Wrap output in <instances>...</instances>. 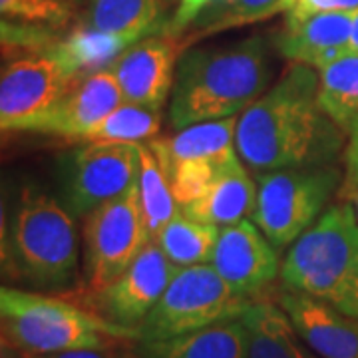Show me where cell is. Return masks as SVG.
<instances>
[{
	"label": "cell",
	"mask_w": 358,
	"mask_h": 358,
	"mask_svg": "<svg viewBox=\"0 0 358 358\" xmlns=\"http://www.w3.org/2000/svg\"><path fill=\"white\" fill-rule=\"evenodd\" d=\"M319 74L305 64L285 68L281 80L237 120L235 148L257 176L299 166H331L345 131L319 103Z\"/></svg>",
	"instance_id": "6da1fadb"
},
{
	"label": "cell",
	"mask_w": 358,
	"mask_h": 358,
	"mask_svg": "<svg viewBox=\"0 0 358 358\" xmlns=\"http://www.w3.org/2000/svg\"><path fill=\"white\" fill-rule=\"evenodd\" d=\"M268 80V46L261 34L185 50L169 96V124L183 129L237 115L265 94Z\"/></svg>",
	"instance_id": "7a4b0ae2"
},
{
	"label": "cell",
	"mask_w": 358,
	"mask_h": 358,
	"mask_svg": "<svg viewBox=\"0 0 358 358\" xmlns=\"http://www.w3.org/2000/svg\"><path fill=\"white\" fill-rule=\"evenodd\" d=\"M74 215L36 185H22L2 219V277L36 293H68L76 281Z\"/></svg>",
	"instance_id": "3957f363"
},
{
	"label": "cell",
	"mask_w": 358,
	"mask_h": 358,
	"mask_svg": "<svg viewBox=\"0 0 358 358\" xmlns=\"http://www.w3.org/2000/svg\"><path fill=\"white\" fill-rule=\"evenodd\" d=\"M2 343L26 355L140 343L138 329L120 327L80 307L64 294H46L13 285L0 289Z\"/></svg>",
	"instance_id": "277c9868"
},
{
	"label": "cell",
	"mask_w": 358,
	"mask_h": 358,
	"mask_svg": "<svg viewBox=\"0 0 358 358\" xmlns=\"http://www.w3.org/2000/svg\"><path fill=\"white\" fill-rule=\"evenodd\" d=\"M281 287L358 319V217L350 201L331 205L289 249Z\"/></svg>",
	"instance_id": "5b68a950"
},
{
	"label": "cell",
	"mask_w": 358,
	"mask_h": 358,
	"mask_svg": "<svg viewBox=\"0 0 358 358\" xmlns=\"http://www.w3.org/2000/svg\"><path fill=\"white\" fill-rule=\"evenodd\" d=\"M343 176L333 166L282 167L259 176L253 223L277 251L293 245L327 211Z\"/></svg>",
	"instance_id": "8992f818"
},
{
	"label": "cell",
	"mask_w": 358,
	"mask_h": 358,
	"mask_svg": "<svg viewBox=\"0 0 358 358\" xmlns=\"http://www.w3.org/2000/svg\"><path fill=\"white\" fill-rule=\"evenodd\" d=\"M253 299L231 291L213 265L179 268L166 293L140 324L141 341H166L239 319Z\"/></svg>",
	"instance_id": "52a82bcc"
},
{
	"label": "cell",
	"mask_w": 358,
	"mask_h": 358,
	"mask_svg": "<svg viewBox=\"0 0 358 358\" xmlns=\"http://www.w3.org/2000/svg\"><path fill=\"white\" fill-rule=\"evenodd\" d=\"M152 241L138 183L128 193L94 209L84 221V282L98 291L115 281Z\"/></svg>",
	"instance_id": "ba28073f"
},
{
	"label": "cell",
	"mask_w": 358,
	"mask_h": 358,
	"mask_svg": "<svg viewBox=\"0 0 358 358\" xmlns=\"http://www.w3.org/2000/svg\"><path fill=\"white\" fill-rule=\"evenodd\" d=\"M140 179V143L88 141L60 157V201L74 217L128 193Z\"/></svg>",
	"instance_id": "9c48e42d"
},
{
	"label": "cell",
	"mask_w": 358,
	"mask_h": 358,
	"mask_svg": "<svg viewBox=\"0 0 358 358\" xmlns=\"http://www.w3.org/2000/svg\"><path fill=\"white\" fill-rule=\"evenodd\" d=\"M178 271V265L167 259L159 245L150 241L115 281L98 291L78 289L64 296L114 324L140 329Z\"/></svg>",
	"instance_id": "30bf717a"
},
{
	"label": "cell",
	"mask_w": 358,
	"mask_h": 358,
	"mask_svg": "<svg viewBox=\"0 0 358 358\" xmlns=\"http://www.w3.org/2000/svg\"><path fill=\"white\" fill-rule=\"evenodd\" d=\"M54 48L14 58L2 66L0 126L4 134L28 131L80 84Z\"/></svg>",
	"instance_id": "8fae6325"
},
{
	"label": "cell",
	"mask_w": 358,
	"mask_h": 358,
	"mask_svg": "<svg viewBox=\"0 0 358 358\" xmlns=\"http://www.w3.org/2000/svg\"><path fill=\"white\" fill-rule=\"evenodd\" d=\"M185 50L181 38L169 34H154L131 44L110 68L124 102L162 110L173 90L178 62Z\"/></svg>",
	"instance_id": "7c38bea8"
},
{
	"label": "cell",
	"mask_w": 358,
	"mask_h": 358,
	"mask_svg": "<svg viewBox=\"0 0 358 358\" xmlns=\"http://www.w3.org/2000/svg\"><path fill=\"white\" fill-rule=\"evenodd\" d=\"M211 265L221 279L247 299H257L281 273L277 249L251 221L221 227Z\"/></svg>",
	"instance_id": "4fadbf2b"
},
{
	"label": "cell",
	"mask_w": 358,
	"mask_h": 358,
	"mask_svg": "<svg viewBox=\"0 0 358 358\" xmlns=\"http://www.w3.org/2000/svg\"><path fill=\"white\" fill-rule=\"evenodd\" d=\"M124 103V94L112 70H103L82 80L48 114L36 120L28 131L82 140L108 115Z\"/></svg>",
	"instance_id": "5bb4252c"
},
{
	"label": "cell",
	"mask_w": 358,
	"mask_h": 358,
	"mask_svg": "<svg viewBox=\"0 0 358 358\" xmlns=\"http://www.w3.org/2000/svg\"><path fill=\"white\" fill-rule=\"evenodd\" d=\"M275 301L320 358H358V319L285 287L275 293Z\"/></svg>",
	"instance_id": "9a60e30c"
},
{
	"label": "cell",
	"mask_w": 358,
	"mask_h": 358,
	"mask_svg": "<svg viewBox=\"0 0 358 358\" xmlns=\"http://www.w3.org/2000/svg\"><path fill=\"white\" fill-rule=\"evenodd\" d=\"M355 13L289 14L285 28L277 34V50L294 64L322 70L350 50Z\"/></svg>",
	"instance_id": "2e32d148"
},
{
	"label": "cell",
	"mask_w": 358,
	"mask_h": 358,
	"mask_svg": "<svg viewBox=\"0 0 358 358\" xmlns=\"http://www.w3.org/2000/svg\"><path fill=\"white\" fill-rule=\"evenodd\" d=\"M239 320L247 338V358H320L275 299H253Z\"/></svg>",
	"instance_id": "e0dca14e"
},
{
	"label": "cell",
	"mask_w": 358,
	"mask_h": 358,
	"mask_svg": "<svg viewBox=\"0 0 358 358\" xmlns=\"http://www.w3.org/2000/svg\"><path fill=\"white\" fill-rule=\"evenodd\" d=\"M257 189L253 179L241 164L239 155L223 167L209 185V189L192 205L183 207L181 213L189 219L227 227L253 215L257 205Z\"/></svg>",
	"instance_id": "ac0fdd59"
},
{
	"label": "cell",
	"mask_w": 358,
	"mask_h": 358,
	"mask_svg": "<svg viewBox=\"0 0 358 358\" xmlns=\"http://www.w3.org/2000/svg\"><path fill=\"white\" fill-rule=\"evenodd\" d=\"M138 358H247L241 320H225L166 341H140Z\"/></svg>",
	"instance_id": "d6986e66"
},
{
	"label": "cell",
	"mask_w": 358,
	"mask_h": 358,
	"mask_svg": "<svg viewBox=\"0 0 358 358\" xmlns=\"http://www.w3.org/2000/svg\"><path fill=\"white\" fill-rule=\"evenodd\" d=\"M235 115L215 122H203L189 128L179 129L173 138H154L150 148L159 157L166 169L169 164L185 162V159H213V162H229L237 154L235 134H237Z\"/></svg>",
	"instance_id": "ffe728a7"
},
{
	"label": "cell",
	"mask_w": 358,
	"mask_h": 358,
	"mask_svg": "<svg viewBox=\"0 0 358 358\" xmlns=\"http://www.w3.org/2000/svg\"><path fill=\"white\" fill-rule=\"evenodd\" d=\"M164 10V0H90L80 24L140 42L164 34L169 20Z\"/></svg>",
	"instance_id": "44dd1931"
},
{
	"label": "cell",
	"mask_w": 358,
	"mask_h": 358,
	"mask_svg": "<svg viewBox=\"0 0 358 358\" xmlns=\"http://www.w3.org/2000/svg\"><path fill=\"white\" fill-rule=\"evenodd\" d=\"M131 42L126 36L106 34L78 22L72 32L56 44V54L70 70L78 82L86 80L92 74L110 70L114 62L128 50Z\"/></svg>",
	"instance_id": "7402d4cb"
},
{
	"label": "cell",
	"mask_w": 358,
	"mask_h": 358,
	"mask_svg": "<svg viewBox=\"0 0 358 358\" xmlns=\"http://www.w3.org/2000/svg\"><path fill=\"white\" fill-rule=\"evenodd\" d=\"M319 103L343 131L358 122V52L348 50L319 70Z\"/></svg>",
	"instance_id": "603a6c76"
},
{
	"label": "cell",
	"mask_w": 358,
	"mask_h": 358,
	"mask_svg": "<svg viewBox=\"0 0 358 358\" xmlns=\"http://www.w3.org/2000/svg\"><path fill=\"white\" fill-rule=\"evenodd\" d=\"M281 10H285L282 0H213L179 38L185 48H189L197 40L237 26L267 20Z\"/></svg>",
	"instance_id": "cb8c5ba5"
},
{
	"label": "cell",
	"mask_w": 358,
	"mask_h": 358,
	"mask_svg": "<svg viewBox=\"0 0 358 358\" xmlns=\"http://www.w3.org/2000/svg\"><path fill=\"white\" fill-rule=\"evenodd\" d=\"M138 187H140L141 207H143V215H145L148 233H150L152 241H155L167 223L173 221L181 213V207L173 197L166 169L148 141L140 143Z\"/></svg>",
	"instance_id": "d4e9b609"
},
{
	"label": "cell",
	"mask_w": 358,
	"mask_h": 358,
	"mask_svg": "<svg viewBox=\"0 0 358 358\" xmlns=\"http://www.w3.org/2000/svg\"><path fill=\"white\" fill-rule=\"evenodd\" d=\"M221 227L189 219L179 213L157 235L155 243L179 268L211 263Z\"/></svg>",
	"instance_id": "484cf974"
},
{
	"label": "cell",
	"mask_w": 358,
	"mask_h": 358,
	"mask_svg": "<svg viewBox=\"0 0 358 358\" xmlns=\"http://www.w3.org/2000/svg\"><path fill=\"white\" fill-rule=\"evenodd\" d=\"M162 110H150L143 106L124 102L90 131L84 141H122L141 143L154 140L162 129Z\"/></svg>",
	"instance_id": "4316f807"
},
{
	"label": "cell",
	"mask_w": 358,
	"mask_h": 358,
	"mask_svg": "<svg viewBox=\"0 0 358 358\" xmlns=\"http://www.w3.org/2000/svg\"><path fill=\"white\" fill-rule=\"evenodd\" d=\"M237 157V155H235ZM233 157V159H235ZM231 162V159H229ZM229 162H213V159H185L176 162L166 167L167 179L171 185L173 197L179 207H187L193 201H197L203 195L217 173L227 166Z\"/></svg>",
	"instance_id": "83f0119b"
},
{
	"label": "cell",
	"mask_w": 358,
	"mask_h": 358,
	"mask_svg": "<svg viewBox=\"0 0 358 358\" xmlns=\"http://www.w3.org/2000/svg\"><path fill=\"white\" fill-rule=\"evenodd\" d=\"M0 13L10 20L50 28H64L72 20V10L64 0H0Z\"/></svg>",
	"instance_id": "f1b7e54d"
},
{
	"label": "cell",
	"mask_w": 358,
	"mask_h": 358,
	"mask_svg": "<svg viewBox=\"0 0 358 358\" xmlns=\"http://www.w3.org/2000/svg\"><path fill=\"white\" fill-rule=\"evenodd\" d=\"M20 358H138V343H124L102 348H74L52 355H26Z\"/></svg>",
	"instance_id": "f546056e"
},
{
	"label": "cell",
	"mask_w": 358,
	"mask_h": 358,
	"mask_svg": "<svg viewBox=\"0 0 358 358\" xmlns=\"http://www.w3.org/2000/svg\"><path fill=\"white\" fill-rule=\"evenodd\" d=\"M348 143L345 148V176L338 189V197L352 201L358 195V122L348 131Z\"/></svg>",
	"instance_id": "4dcf8cb0"
},
{
	"label": "cell",
	"mask_w": 358,
	"mask_h": 358,
	"mask_svg": "<svg viewBox=\"0 0 358 358\" xmlns=\"http://www.w3.org/2000/svg\"><path fill=\"white\" fill-rule=\"evenodd\" d=\"M211 2L213 0H178V8H176L173 16L167 20L164 34L181 36L192 26L193 20L203 13Z\"/></svg>",
	"instance_id": "1f68e13d"
},
{
	"label": "cell",
	"mask_w": 358,
	"mask_h": 358,
	"mask_svg": "<svg viewBox=\"0 0 358 358\" xmlns=\"http://www.w3.org/2000/svg\"><path fill=\"white\" fill-rule=\"evenodd\" d=\"M338 10L355 13L358 10V0H299L289 14L307 16L315 13H338Z\"/></svg>",
	"instance_id": "d6a6232c"
},
{
	"label": "cell",
	"mask_w": 358,
	"mask_h": 358,
	"mask_svg": "<svg viewBox=\"0 0 358 358\" xmlns=\"http://www.w3.org/2000/svg\"><path fill=\"white\" fill-rule=\"evenodd\" d=\"M350 50L358 52V10H355V18H352V36H350Z\"/></svg>",
	"instance_id": "836d02e7"
},
{
	"label": "cell",
	"mask_w": 358,
	"mask_h": 358,
	"mask_svg": "<svg viewBox=\"0 0 358 358\" xmlns=\"http://www.w3.org/2000/svg\"><path fill=\"white\" fill-rule=\"evenodd\" d=\"M296 2H299V0H282V8H285V10H291L293 6H296Z\"/></svg>",
	"instance_id": "e575fe53"
},
{
	"label": "cell",
	"mask_w": 358,
	"mask_h": 358,
	"mask_svg": "<svg viewBox=\"0 0 358 358\" xmlns=\"http://www.w3.org/2000/svg\"><path fill=\"white\" fill-rule=\"evenodd\" d=\"M350 203L355 205V211H357V217H358V195L352 199V201H350Z\"/></svg>",
	"instance_id": "d590c367"
}]
</instances>
